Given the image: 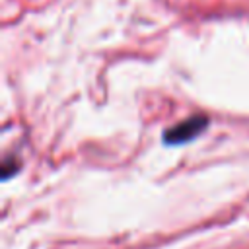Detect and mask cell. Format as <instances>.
Returning a JSON list of instances; mask_svg holds the SVG:
<instances>
[{
    "label": "cell",
    "mask_w": 249,
    "mask_h": 249,
    "mask_svg": "<svg viewBox=\"0 0 249 249\" xmlns=\"http://www.w3.org/2000/svg\"><path fill=\"white\" fill-rule=\"evenodd\" d=\"M208 124V117L206 115H193L189 119H183L181 123L169 126L163 130V142L165 144H183L189 142L193 138H196Z\"/></svg>",
    "instance_id": "6da1fadb"
}]
</instances>
